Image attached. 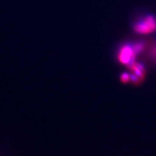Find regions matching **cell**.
I'll list each match as a JSON object with an SVG mask.
<instances>
[{"mask_svg":"<svg viewBox=\"0 0 156 156\" xmlns=\"http://www.w3.org/2000/svg\"><path fill=\"white\" fill-rule=\"evenodd\" d=\"M121 80H122V83H128L129 81H130V75L126 73H123L121 76Z\"/></svg>","mask_w":156,"mask_h":156,"instance_id":"cell-4","label":"cell"},{"mask_svg":"<svg viewBox=\"0 0 156 156\" xmlns=\"http://www.w3.org/2000/svg\"><path fill=\"white\" fill-rule=\"evenodd\" d=\"M127 66L129 69L132 70L133 74L139 79L140 81L142 80V79L144 78V75H145V67L142 64L134 62Z\"/></svg>","mask_w":156,"mask_h":156,"instance_id":"cell-3","label":"cell"},{"mask_svg":"<svg viewBox=\"0 0 156 156\" xmlns=\"http://www.w3.org/2000/svg\"><path fill=\"white\" fill-rule=\"evenodd\" d=\"M134 30L139 34H151L156 30V18L152 15H147L134 25Z\"/></svg>","mask_w":156,"mask_h":156,"instance_id":"cell-1","label":"cell"},{"mask_svg":"<svg viewBox=\"0 0 156 156\" xmlns=\"http://www.w3.org/2000/svg\"><path fill=\"white\" fill-rule=\"evenodd\" d=\"M136 54L134 52L133 45H125L121 48L118 58L122 64L129 65L132 62H135Z\"/></svg>","mask_w":156,"mask_h":156,"instance_id":"cell-2","label":"cell"}]
</instances>
